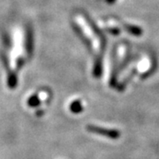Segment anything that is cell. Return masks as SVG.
Instances as JSON below:
<instances>
[{
  "label": "cell",
  "mask_w": 159,
  "mask_h": 159,
  "mask_svg": "<svg viewBox=\"0 0 159 159\" xmlns=\"http://www.w3.org/2000/svg\"><path fill=\"white\" fill-rule=\"evenodd\" d=\"M87 130L89 131L90 133L93 134H97L99 135H102V136L107 137L110 139H119L120 137V132L118 130H115V129H106V128H102L100 126H97V125H87Z\"/></svg>",
  "instance_id": "6da1fadb"
},
{
  "label": "cell",
  "mask_w": 159,
  "mask_h": 159,
  "mask_svg": "<svg viewBox=\"0 0 159 159\" xmlns=\"http://www.w3.org/2000/svg\"><path fill=\"white\" fill-rule=\"evenodd\" d=\"M70 111L73 112V113L78 114L80 112H81L83 111V106H82V103L79 100H76L71 103L70 105Z\"/></svg>",
  "instance_id": "7a4b0ae2"
},
{
  "label": "cell",
  "mask_w": 159,
  "mask_h": 159,
  "mask_svg": "<svg viewBox=\"0 0 159 159\" xmlns=\"http://www.w3.org/2000/svg\"><path fill=\"white\" fill-rule=\"evenodd\" d=\"M28 104L29 107H38L41 104V101H40L39 97L37 95H34L32 97H29V101H28Z\"/></svg>",
  "instance_id": "3957f363"
},
{
  "label": "cell",
  "mask_w": 159,
  "mask_h": 159,
  "mask_svg": "<svg viewBox=\"0 0 159 159\" xmlns=\"http://www.w3.org/2000/svg\"><path fill=\"white\" fill-rule=\"evenodd\" d=\"M125 29H126L128 32H130V33H132V34H135V35H140V34L142 33V29H140V28L134 27V26H129V25H126V26H125Z\"/></svg>",
  "instance_id": "277c9868"
},
{
  "label": "cell",
  "mask_w": 159,
  "mask_h": 159,
  "mask_svg": "<svg viewBox=\"0 0 159 159\" xmlns=\"http://www.w3.org/2000/svg\"><path fill=\"white\" fill-rule=\"evenodd\" d=\"M114 1H115V0H108L109 3H113Z\"/></svg>",
  "instance_id": "5b68a950"
}]
</instances>
